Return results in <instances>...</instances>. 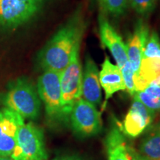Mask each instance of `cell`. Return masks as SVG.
<instances>
[{
	"mask_svg": "<svg viewBox=\"0 0 160 160\" xmlns=\"http://www.w3.org/2000/svg\"><path fill=\"white\" fill-rule=\"evenodd\" d=\"M25 122L18 113L7 108L0 109V156H11L19 127Z\"/></svg>",
	"mask_w": 160,
	"mask_h": 160,
	"instance_id": "cell-9",
	"label": "cell"
},
{
	"mask_svg": "<svg viewBox=\"0 0 160 160\" xmlns=\"http://www.w3.org/2000/svg\"><path fill=\"white\" fill-rule=\"evenodd\" d=\"M20 1L25 2H29V3H35V4H39L41 5V2L42 0H20Z\"/></svg>",
	"mask_w": 160,
	"mask_h": 160,
	"instance_id": "cell-23",
	"label": "cell"
},
{
	"mask_svg": "<svg viewBox=\"0 0 160 160\" xmlns=\"http://www.w3.org/2000/svg\"><path fill=\"white\" fill-rule=\"evenodd\" d=\"M149 35L150 32L148 25L142 20H139L125 45L128 60L134 73V76L139 72L143 50Z\"/></svg>",
	"mask_w": 160,
	"mask_h": 160,
	"instance_id": "cell-12",
	"label": "cell"
},
{
	"mask_svg": "<svg viewBox=\"0 0 160 160\" xmlns=\"http://www.w3.org/2000/svg\"><path fill=\"white\" fill-rule=\"evenodd\" d=\"M11 157L14 160H47L42 129L33 122L22 124Z\"/></svg>",
	"mask_w": 160,
	"mask_h": 160,
	"instance_id": "cell-4",
	"label": "cell"
},
{
	"mask_svg": "<svg viewBox=\"0 0 160 160\" xmlns=\"http://www.w3.org/2000/svg\"><path fill=\"white\" fill-rule=\"evenodd\" d=\"M82 98L96 107L102 102L101 85L99 82V72L91 58H87L85 69L82 72Z\"/></svg>",
	"mask_w": 160,
	"mask_h": 160,
	"instance_id": "cell-13",
	"label": "cell"
},
{
	"mask_svg": "<svg viewBox=\"0 0 160 160\" xmlns=\"http://www.w3.org/2000/svg\"><path fill=\"white\" fill-rule=\"evenodd\" d=\"M121 70L122 75L123 81L125 83V91H127L128 93L131 96H133L136 93L135 88V83H134V73L132 70L131 65H130L128 61L125 63V65L123 66Z\"/></svg>",
	"mask_w": 160,
	"mask_h": 160,
	"instance_id": "cell-18",
	"label": "cell"
},
{
	"mask_svg": "<svg viewBox=\"0 0 160 160\" xmlns=\"http://www.w3.org/2000/svg\"><path fill=\"white\" fill-rule=\"evenodd\" d=\"M39 6L20 0H0V27L11 29L19 27L34 17Z\"/></svg>",
	"mask_w": 160,
	"mask_h": 160,
	"instance_id": "cell-7",
	"label": "cell"
},
{
	"mask_svg": "<svg viewBox=\"0 0 160 160\" xmlns=\"http://www.w3.org/2000/svg\"><path fill=\"white\" fill-rule=\"evenodd\" d=\"M79 45L76 48L68 65L61 73L62 106L69 124V116L74 104L82 98V70L79 60Z\"/></svg>",
	"mask_w": 160,
	"mask_h": 160,
	"instance_id": "cell-5",
	"label": "cell"
},
{
	"mask_svg": "<svg viewBox=\"0 0 160 160\" xmlns=\"http://www.w3.org/2000/svg\"><path fill=\"white\" fill-rule=\"evenodd\" d=\"M133 97L137 98L143 105H145L148 108L151 110L156 113L160 111V99L159 98L153 97L148 94L144 91L136 92Z\"/></svg>",
	"mask_w": 160,
	"mask_h": 160,
	"instance_id": "cell-20",
	"label": "cell"
},
{
	"mask_svg": "<svg viewBox=\"0 0 160 160\" xmlns=\"http://www.w3.org/2000/svg\"><path fill=\"white\" fill-rule=\"evenodd\" d=\"M120 126L113 122L105 139L108 160H133L134 150L130 147Z\"/></svg>",
	"mask_w": 160,
	"mask_h": 160,
	"instance_id": "cell-11",
	"label": "cell"
},
{
	"mask_svg": "<svg viewBox=\"0 0 160 160\" xmlns=\"http://www.w3.org/2000/svg\"><path fill=\"white\" fill-rule=\"evenodd\" d=\"M0 160H14L11 156H0Z\"/></svg>",
	"mask_w": 160,
	"mask_h": 160,
	"instance_id": "cell-24",
	"label": "cell"
},
{
	"mask_svg": "<svg viewBox=\"0 0 160 160\" xmlns=\"http://www.w3.org/2000/svg\"><path fill=\"white\" fill-rule=\"evenodd\" d=\"M142 58H160V39L157 32L150 33Z\"/></svg>",
	"mask_w": 160,
	"mask_h": 160,
	"instance_id": "cell-17",
	"label": "cell"
},
{
	"mask_svg": "<svg viewBox=\"0 0 160 160\" xmlns=\"http://www.w3.org/2000/svg\"><path fill=\"white\" fill-rule=\"evenodd\" d=\"M99 25L102 43L109 49L117 65L122 68L128 61L125 44L103 14L99 16Z\"/></svg>",
	"mask_w": 160,
	"mask_h": 160,
	"instance_id": "cell-10",
	"label": "cell"
},
{
	"mask_svg": "<svg viewBox=\"0 0 160 160\" xmlns=\"http://www.w3.org/2000/svg\"><path fill=\"white\" fill-rule=\"evenodd\" d=\"M104 12L113 16H120L125 13L129 0H97Z\"/></svg>",
	"mask_w": 160,
	"mask_h": 160,
	"instance_id": "cell-16",
	"label": "cell"
},
{
	"mask_svg": "<svg viewBox=\"0 0 160 160\" xmlns=\"http://www.w3.org/2000/svg\"><path fill=\"white\" fill-rule=\"evenodd\" d=\"M85 22L79 12L60 28L42 49L38 63L44 71L62 73L68 65L76 48L80 44Z\"/></svg>",
	"mask_w": 160,
	"mask_h": 160,
	"instance_id": "cell-1",
	"label": "cell"
},
{
	"mask_svg": "<svg viewBox=\"0 0 160 160\" xmlns=\"http://www.w3.org/2000/svg\"><path fill=\"white\" fill-rule=\"evenodd\" d=\"M69 123L73 133L79 138H88L101 132V113L96 106L80 98L73 105L69 116Z\"/></svg>",
	"mask_w": 160,
	"mask_h": 160,
	"instance_id": "cell-6",
	"label": "cell"
},
{
	"mask_svg": "<svg viewBox=\"0 0 160 160\" xmlns=\"http://www.w3.org/2000/svg\"><path fill=\"white\" fill-rule=\"evenodd\" d=\"M40 101L37 88L25 77L10 82L5 91L0 94V103L23 119H38L41 109Z\"/></svg>",
	"mask_w": 160,
	"mask_h": 160,
	"instance_id": "cell-2",
	"label": "cell"
},
{
	"mask_svg": "<svg viewBox=\"0 0 160 160\" xmlns=\"http://www.w3.org/2000/svg\"><path fill=\"white\" fill-rule=\"evenodd\" d=\"M147 131L138 154L144 160H160V122L151 125Z\"/></svg>",
	"mask_w": 160,
	"mask_h": 160,
	"instance_id": "cell-15",
	"label": "cell"
},
{
	"mask_svg": "<svg viewBox=\"0 0 160 160\" xmlns=\"http://www.w3.org/2000/svg\"><path fill=\"white\" fill-rule=\"evenodd\" d=\"M148 94L153 97L159 98L160 99V85L157 84L151 83L144 90Z\"/></svg>",
	"mask_w": 160,
	"mask_h": 160,
	"instance_id": "cell-21",
	"label": "cell"
},
{
	"mask_svg": "<svg viewBox=\"0 0 160 160\" xmlns=\"http://www.w3.org/2000/svg\"><path fill=\"white\" fill-rule=\"evenodd\" d=\"M60 77L59 72L45 71L37 81L38 94L45 105L47 119L53 125L68 124L62 106Z\"/></svg>",
	"mask_w": 160,
	"mask_h": 160,
	"instance_id": "cell-3",
	"label": "cell"
},
{
	"mask_svg": "<svg viewBox=\"0 0 160 160\" xmlns=\"http://www.w3.org/2000/svg\"><path fill=\"white\" fill-rule=\"evenodd\" d=\"M133 160H144V159H142L141 157H139V154H138L137 152H135L134 157H133Z\"/></svg>",
	"mask_w": 160,
	"mask_h": 160,
	"instance_id": "cell-25",
	"label": "cell"
},
{
	"mask_svg": "<svg viewBox=\"0 0 160 160\" xmlns=\"http://www.w3.org/2000/svg\"><path fill=\"white\" fill-rule=\"evenodd\" d=\"M53 160H85L82 157L77 154H66L59 156Z\"/></svg>",
	"mask_w": 160,
	"mask_h": 160,
	"instance_id": "cell-22",
	"label": "cell"
},
{
	"mask_svg": "<svg viewBox=\"0 0 160 160\" xmlns=\"http://www.w3.org/2000/svg\"><path fill=\"white\" fill-rule=\"evenodd\" d=\"M99 82L105 92V102L113 94L120 91H125L121 70L105 57L99 72Z\"/></svg>",
	"mask_w": 160,
	"mask_h": 160,
	"instance_id": "cell-14",
	"label": "cell"
},
{
	"mask_svg": "<svg viewBox=\"0 0 160 160\" xmlns=\"http://www.w3.org/2000/svg\"><path fill=\"white\" fill-rule=\"evenodd\" d=\"M154 117V112L148 108L137 98L133 97V103L120 128L125 136L136 138L149 128Z\"/></svg>",
	"mask_w": 160,
	"mask_h": 160,
	"instance_id": "cell-8",
	"label": "cell"
},
{
	"mask_svg": "<svg viewBox=\"0 0 160 160\" xmlns=\"http://www.w3.org/2000/svg\"><path fill=\"white\" fill-rule=\"evenodd\" d=\"M133 10L142 16H148L155 8L157 0H129Z\"/></svg>",
	"mask_w": 160,
	"mask_h": 160,
	"instance_id": "cell-19",
	"label": "cell"
}]
</instances>
